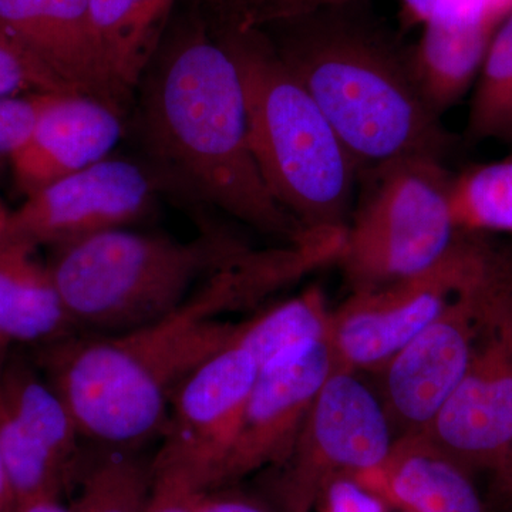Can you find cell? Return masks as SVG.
Listing matches in <instances>:
<instances>
[{
    "label": "cell",
    "mask_w": 512,
    "mask_h": 512,
    "mask_svg": "<svg viewBox=\"0 0 512 512\" xmlns=\"http://www.w3.org/2000/svg\"><path fill=\"white\" fill-rule=\"evenodd\" d=\"M18 497L10 481L8 470L0 456V512H18Z\"/></svg>",
    "instance_id": "32"
},
{
    "label": "cell",
    "mask_w": 512,
    "mask_h": 512,
    "mask_svg": "<svg viewBox=\"0 0 512 512\" xmlns=\"http://www.w3.org/2000/svg\"><path fill=\"white\" fill-rule=\"evenodd\" d=\"M407 26L450 23L498 29L512 13V0H400Z\"/></svg>",
    "instance_id": "25"
},
{
    "label": "cell",
    "mask_w": 512,
    "mask_h": 512,
    "mask_svg": "<svg viewBox=\"0 0 512 512\" xmlns=\"http://www.w3.org/2000/svg\"><path fill=\"white\" fill-rule=\"evenodd\" d=\"M495 480H497L498 488L501 493L507 497L512 507V439L510 446L505 451L503 461L500 466L494 471Z\"/></svg>",
    "instance_id": "33"
},
{
    "label": "cell",
    "mask_w": 512,
    "mask_h": 512,
    "mask_svg": "<svg viewBox=\"0 0 512 512\" xmlns=\"http://www.w3.org/2000/svg\"><path fill=\"white\" fill-rule=\"evenodd\" d=\"M261 29L335 128L360 174L402 158L444 161L453 137L414 83L409 46L377 22L366 0Z\"/></svg>",
    "instance_id": "3"
},
{
    "label": "cell",
    "mask_w": 512,
    "mask_h": 512,
    "mask_svg": "<svg viewBox=\"0 0 512 512\" xmlns=\"http://www.w3.org/2000/svg\"><path fill=\"white\" fill-rule=\"evenodd\" d=\"M450 205L460 231L512 234V157L453 177Z\"/></svg>",
    "instance_id": "22"
},
{
    "label": "cell",
    "mask_w": 512,
    "mask_h": 512,
    "mask_svg": "<svg viewBox=\"0 0 512 512\" xmlns=\"http://www.w3.org/2000/svg\"><path fill=\"white\" fill-rule=\"evenodd\" d=\"M205 9H214L222 2V0H198Z\"/></svg>",
    "instance_id": "36"
},
{
    "label": "cell",
    "mask_w": 512,
    "mask_h": 512,
    "mask_svg": "<svg viewBox=\"0 0 512 512\" xmlns=\"http://www.w3.org/2000/svg\"><path fill=\"white\" fill-rule=\"evenodd\" d=\"M481 265L447 308L376 372L380 402L399 437L426 433L466 375L480 322Z\"/></svg>",
    "instance_id": "13"
},
{
    "label": "cell",
    "mask_w": 512,
    "mask_h": 512,
    "mask_svg": "<svg viewBox=\"0 0 512 512\" xmlns=\"http://www.w3.org/2000/svg\"><path fill=\"white\" fill-rule=\"evenodd\" d=\"M356 480L400 512H485L470 471L420 434L396 439L386 463Z\"/></svg>",
    "instance_id": "17"
},
{
    "label": "cell",
    "mask_w": 512,
    "mask_h": 512,
    "mask_svg": "<svg viewBox=\"0 0 512 512\" xmlns=\"http://www.w3.org/2000/svg\"><path fill=\"white\" fill-rule=\"evenodd\" d=\"M18 512H72L70 508L63 507L59 500H37L20 504Z\"/></svg>",
    "instance_id": "34"
},
{
    "label": "cell",
    "mask_w": 512,
    "mask_h": 512,
    "mask_svg": "<svg viewBox=\"0 0 512 512\" xmlns=\"http://www.w3.org/2000/svg\"><path fill=\"white\" fill-rule=\"evenodd\" d=\"M451 184L443 161L430 157L402 158L360 174L338 258L352 292L439 264L461 234L451 214Z\"/></svg>",
    "instance_id": "6"
},
{
    "label": "cell",
    "mask_w": 512,
    "mask_h": 512,
    "mask_svg": "<svg viewBox=\"0 0 512 512\" xmlns=\"http://www.w3.org/2000/svg\"><path fill=\"white\" fill-rule=\"evenodd\" d=\"M389 505L353 477L332 481L315 512H389Z\"/></svg>",
    "instance_id": "30"
},
{
    "label": "cell",
    "mask_w": 512,
    "mask_h": 512,
    "mask_svg": "<svg viewBox=\"0 0 512 512\" xmlns=\"http://www.w3.org/2000/svg\"><path fill=\"white\" fill-rule=\"evenodd\" d=\"M127 448H113L84 474L72 512H143L153 484V466Z\"/></svg>",
    "instance_id": "24"
},
{
    "label": "cell",
    "mask_w": 512,
    "mask_h": 512,
    "mask_svg": "<svg viewBox=\"0 0 512 512\" xmlns=\"http://www.w3.org/2000/svg\"><path fill=\"white\" fill-rule=\"evenodd\" d=\"M275 291L271 265L249 249L163 319L117 335H72L47 345V379L82 437L113 448L136 446L163 434L180 384L234 338L238 325L220 320L222 313Z\"/></svg>",
    "instance_id": "2"
},
{
    "label": "cell",
    "mask_w": 512,
    "mask_h": 512,
    "mask_svg": "<svg viewBox=\"0 0 512 512\" xmlns=\"http://www.w3.org/2000/svg\"><path fill=\"white\" fill-rule=\"evenodd\" d=\"M76 93L0 29V97Z\"/></svg>",
    "instance_id": "26"
},
{
    "label": "cell",
    "mask_w": 512,
    "mask_h": 512,
    "mask_svg": "<svg viewBox=\"0 0 512 512\" xmlns=\"http://www.w3.org/2000/svg\"><path fill=\"white\" fill-rule=\"evenodd\" d=\"M394 441L379 397L356 373L333 369L282 466L278 484L282 512H315L332 481L382 467Z\"/></svg>",
    "instance_id": "8"
},
{
    "label": "cell",
    "mask_w": 512,
    "mask_h": 512,
    "mask_svg": "<svg viewBox=\"0 0 512 512\" xmlns=\"http://www.w3.org/2000/svg\"><path fill=\"white\" fill-rule=\"evenodd\" d=\"M52 94L0 97V158L10 160L25 144Z\"/></svg>",
    "instance_id": "28"
},
{
    "label": "cell",
    "mask_w": 512,
    "mask_h": 512,
    "mask_svg": "<svg viewBox=\"0 0 512 512\" xmlns=\"http://www.w3.org/2000/svg\"><path fill=\"white\" fill-rule=\"evenodd\" d=\"M153 466V484L143 512H195L202 494L183 471Z\"/></svg>",
    "instance_id": "29"
},
{
    "label": "cell",
    "mask_w": 512,
    "mask_h": 512,
    "mask_svg": "<svg viewBox=\"0 0 512 512\" xmlns=\"http://www.w3.org/2000/svg\"><path fill=\"white\" fill-rule=\"evenodd\" d=\"M8 345V342L0 338V372H2L3 366H5V350L8 348Z\"/></svg>",
    "instance_id": "35"
},
{
    "label": "cell",
    "mask_w": 512,
    "mask_h": 512,
    "mask_svg": "<svg viewBox=\"0 0 512 512\" xmlns=\"http://www.w3.org/2000/svg\"><path fill=\"white\" fill-rule=\"evenodd\" d=\"M37 248L18 239H0V338L8 343L52 345L76 328Z\"/></svg>",
    "instance_id": "18"
},
{
    "label": "cell",
    "mask_w": 512,
    "mask_h": 512,
    "mask_svg": "<svg viewBox=\"0 0 512 512\" xmlns=\"http://www.w3.org/2000/svg\"><path fill=\"white\" fill-rule=\"evenodd\" d=\"M158 185L150 168L104 158L25 197L8 212L0 239L57 248L127 228L150 210Z\"/></svg>",
    "instance_id": "11"
},
{
    "label": "cell",
    "mask_w": 512,
    "mask_h": 512,
    "mask_svg": "<svg viewBox=\"0 0 512 512\" xmlns=\"http://www.w3.org/2000/svg\"><path fill=\"white\" fill-rule=\"evenodd\" d=\"M248 249L210 227L191 241L117 228L57 247L49 266L74 325L117 335L170 315Z\"/></svg>",
    "instance_id": "5"
},
{
    "label": "cell",
    "mask_w": 512,
    "mask_h": 512,
    "mask_svg": "<svg viewBox=\"0 0 512 512\" xmlns=\"http://www.w3.org/2000/svg\"><path fill=\"white\" fill-rule=\"evenodd\" d=\"M480 322L466 375L424 439L470 473H494L512 439V248L485 239Z\"/></svg>",
    "instance_id": "7"
},
{
    "label": "cell",
    "mask_w": 512,
    "mask_h": 512,
    "mask_svg": "<svg viewBox=\"0 0 512 512\" xmlns=\"http://www.w3.org/2000/svg\"><path fill=\"white\" fill-rule=\"evenodd\" d=\"M6 217H8V212L0 208V237H2L3 227H5Z\"/></svg>",
    "instance_id": "37"
},
{
    "label": "cell",
    "mask_w": 512,
    "mask_h": 512,
    "mask_svg": "<svg viewBox=\"0 0 512 512\" xmlns=\"http://www.w3.org/2000/svg\"><path fill=\"white\" fill-rule=\"evenodd\" d=\"M119 107L82 93H56L10 158L25 197L109 157L123 134Z\"/></svg>",
    "instance_id": "16"
},
{
    "label": "cell",
    "mask_w": 512,
    "mask_h": 512,
    "mask_svg": "<svg viewBox=\"0 0 512 512\" xmlns=\"http://www.w3.org/2000/svg\"><path fill=\"white\" fill-rule=\"evenodd\" d=\"M259 372L232 340L197 367L174 393L153 463L183 471L201 493L214 491Z\"/></svg>",
    "instance_id": "10"
},
{
    "label": "cell",
    "mask_w": 512,
    "mask_h": 512,
    "mask_svg": "<svg viewBox=\"0 0 512 512\" xmlns=\"http://www.w3.org/2000/svg\"><path fill=\"white\" fill-rule=\"evenodd\" d=\"M0 29L76 93L123 110L100 55L89 0H0Z\"/></svg>",
    "instance_id": "15"
},
{
    "label": "cell",
    "mask_w": 512,
    "mask_h": 512,
    "mask_svg": "<svg viewBox=\"0 0 512 512\" xmlns=\"http://www.w3.org/2000/svg\"><path fill=\"white\" fill-rule=\"evenodd\" d=\"M137 89L138 130L158 184L284 245L311 234L266 187L252 153L237 66L205 9L171 23Z\"/></svg>",
    "instance_id": "1"
},
{
    "label": "cell",
    "mask_w": 512,
    "mask_h": 512,
    "mask_svg": "<svg viewBox=\"0 0 512 512\" xmlns=\"http://www.w3.org/2000/svg\"><path fill=\"white\" fill-rule=\"evenodd\" d=\"M82 437L72 413L26 363L0 372V456L18 503L59 500L79 464Z\"/></svg>",
    "instance_id": "12"
},
{
    "label": "cell",
    "mask_w": 512,
    "mask_h": 512,
    "mask_svg": "<svg viewBox=\"0 0 512 512\" xmlns=\"http://www.w3.org/2000/svg\"><path fill=\"white\" fill-rule=\"evenodd\" d=\"M409 46L417 89L434 113L443 117L477 82L488 47L498 29L427 23Z\"/></svg>",
    "instance_id": "20"
},
{
    "label": "cell",
    "mask_w": 512,
    "mask_h": 512,
    "mask_svg": "<svg viewBox=\"0 0 512 512\" xmlns=\"http://www.w3.org/2000/svg\"><path fill=\"white\" fill-rule=\"evenodd\" d=\"M195 512H266L254 501L237 495H229L224 490L208 491L201 495Z\"/></svg>",
    "instance_id": "31"
},
{
    "label": "cell",
    "mask_w": 512,
    "mask_h": 512,
    "mask_svg": "<svg viewBox=\"0 0 512 512\" xmlns=\"http://www.w3.org/2000/svg\"><path fill=\"white\" fill-rule=\"evenodd\" d=\"M352 2L357 0H222L217 8L205 10L215 20L229 25L264 28L281 20Z\"/></svg>",
    "instance_id": "27"
},
{
    "label": "cell",
    "mask_w": 512,
    "mask_h": 512,
    "mask_svg": "<svg viewBox=\"0 0 512 512\" xmlns=\"http://www.w3.org/2000/svg\"><path fill=\"white\" fill-rule=\"evenodd\" d=\"M333 369L330 340L292 350L261 367L215 490L262 468L284 466Z\"/></svg>",
    "instance_id": "14"
},
{
    "label": "cell",
    "mask_w": 512,
    "mask_h": 512,
    "mask_svg": "<svg viewBox=\"0 0 512 512\" xmlns=\"http://www.w3.org/2000/svg\"><path fill=\"white\" fill-rule=\"evenodd\" d=\"M175 5L177 0H89L100 55L127 99L156 57Z\"/></svg>",
    "instance_id": "19"
},
{
    "label": "cell",
    "mask_w": 512,
    "mask_h": 512,
    "mask_svg": "<svg viewBox=\"0 0 512 512\" xmlns=\"http://www.w3.org/2000/svg\"><path fill=\"white\" fill-rule=\"evenodd\" d=\"M330 333L332 312L322 291L311 288L238 325L232 342L264 367L292 350L330 340Z\"/></svg>",
    "instance_id": "21"
},
{
    "label": "cell",
    "mask_w": 512,
    "mask_h": 512,
    "mask_svg": "<svg viewBox=\"0 0 512 512\" xmlns=\"http://www.w3.org/2000/svg\"><path fill=\"white\" fill-rule=\"evenodd\" d=\"M466 136L512 143V13L495 32L474 84Z\"/></svg>",
    "instance_id": "23"
},
{
    "label": "cell",
    "mask_w": 512,
    "mask_h": 512,
    "mask_svg": "<svg viewBox=\"0 0 512 512\" xmlns=\"http://www.w3.org/2000/svg\"><path fill=\"white\" fill-rule=\"evenodd\" d=\"M210 19L237 66L266 187L306 231L345 234L360 178L348 148L264 29Z\"/></svg>",
    "instance_id": "4"
},
{
    "label": "cell",
    "mask_w": 512,
    "mask_h": 512,
    "mask_svg": "<svg viewBox=\"0 0 512 512\" xmlns=\"http://www.w3.org/2000/svg\"><path fill=\"white\" fill-rule=\"evenodd\" d=\"M484 248L481 234L461 231L448 254L426 272L352 292L348 301L332 312L330 346L335 369L379 372L476 275Z\"/></svg>",
    "instance_id": "9"
}]
</instances>
